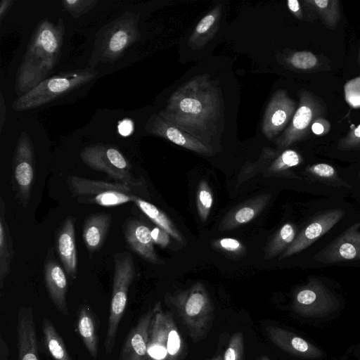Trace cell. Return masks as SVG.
I'll list each match as a JSON object with an SVG mask.
<instances>
[{
	"label": "cell",
	"mask_w": 360,
	"mask_h": 360,
	"mask_svg": "<svg viewBox=\"0 0 360 360\" xmlns=\"http://www.w3.org/2000/svg\"><path fill=\"white\" fill-rule=\"evenodd\" d=\"M296 229L291 223H285L275 233L264 248V257L269 260L283 253L294 241Z\"/></svg>",
	"instance_id": "obj_29"
},
{
	"label": "cell",
	"mask_w": 360,
	"mask_h": 360,
	"mask_svg": "<svg viewBox=\"0 0 360 360\" xmlns=\"http://www.w3.org/2000/svg\"><path fill=\"white\" fill-rule=\"evenodd\" d=\"M212 245L216 250L235 257L241 256L245 252V247L243 244L233 238H219L214 240Z\"/></svg>",
	"instance_id": "obj_36"
},
{
	"label": "cell",
	"mask_w": 360,
	"mask_h": 360,
	"mask_svg": "<svg viewBox=\"0 0 360 360\" xmlns=\"http://www.w3.org/2000/svg\"><path fill=\"white\" fill-rule=\"evenodd\" d=\"M302 157L297 151L286 149L278 155L270 164L266 169L267 174H284L290 168L300 165Z\"/></svg>",
	"instance_id": "obj_33"
},
{
	"label": "cell",
	"mask_w": 360,
	"mask_h": 360,
	"mask_svg": "<svg viewBox=\"0 0 360 360\" xmlns=\"http://www.w3.org/2000/svg\"><path fill=\"white\" fill-rule=\"evenodd\" d=\"M345 210L336 208L327 210L314 218L295 237L291 245L281 255L282 260L309 247L331 229L345 215Z\"/></svg>",
	"instance_id": "obj_15"
},
{
	"label": "cell",
	"mask_w": 360,
	"mask_h": 360,
	"mask_svg": "<svg viewBox=\"0 0 360 360\" xmlns=\"http://www.w3.org/2000/svg\"><path fill=\"white\" fill-rule=\"evenodd\" d=\"M261 360H270L267 356H264L262 357Z\"/></svg>",
	"instance_id": "obj_50"
},
{
	"label": "cell",
	"mask_w": 360,
	"mask_h": 360,
	"mask_svg": "<svg viewBox=\"0 0 360 360\" xmlns=\"http://www.w3.org/2000/svg\"><path fill=\"white\" fill-rule=\"evenodd\" d=\"M360 223L347 229L340 236L316 253L314 258L322 263L360 259Z\"/></svg>",
	"instance_id": "obj_16"
},
{
	"label": "cell",
	"mask_w": 360,
	"mask_h": 360,
	"mask_svg": "<svg viewBox=\"0 0 360 360\" xmlns=\"http://www.w3.org/2000/svg\"><path fill=\"white\" fill-rule=\"evenodd\" d=\"M347 354L356 360H360V342L350 346L347 350Z\"/></svg>",
	"instance_id": "obj_46"
},
{
	"label": "cell",
	"mask_w": 360,
	"mask_h": 360,
	"mask_svg": "<svg viewBox=\"0 0 360 360\" xmlns=\"http://www.w3.org/2000/svg\"><path fill=\"white\" fill-rule=\"evenodd\" d=\"M13 0H1L0 2V21L1 22L8 11L12 7Z\"/></svg>",
	"instance_id": "obj_44"
},
{
	"label": "cell",
	"mask_w": 360,
	"mask_h": 360,
	"mask_svg": "<svg viewBox=\"0 0 360 360\" xmlns=\"http://www.w3.org/2000/svg\"><path fill=\"white\" fill-rule=\"evenodd\" d=\"M19 360H39L34 311L22 307L18 314L16 328Z\"/></svg>",
	"instance_id": "obj_19"
},
{
	"label": "cell",
	"mask_w": 360,
	"mask_h": 360,
	"mask_svg": "<svg viewBox=\"0 0 360 360\" xmlns=\"http://www.w3.org/2000/svg\"><path fill=\"white\" fill-rule=\"evenodd\" d=\"M288 62L296 69L306 70L314 68L318 63V59L311 51H301L291 55Z\"/></svg>",
	"instance_id": "obj_38"
},
{
	"label": "cell",
	"mask_w": 360,
	"mask_h": 360,
	"mask_svg": "<svg viewBox=\"0 0 360 360\" xmlns=\"http://www.w3.org/2000/svg\"><path fill=\"white\" fill-rule=\"evenodd\" d=\"M169 236L165 230L158 226H155L151 230V236L154 243L162 248L169 244Z\"/></svg>",
	"instance_id": "obj_40"
},
{
	"label": "cell",
	"mask_w": 360,
	"mask_h": 360,
	"mask_svg": "<svg viewBox=\"0 0 360 360\" xmlns=\"http://www.w3.org/2000/svg\"><path fill=\"white\" fill-rule=\"evenodd\" d=\"M342 307L341 299L317 278H311L297 288L291 303L295 314L312 321L330 319L340 313Z\"/></svg>",
	"instance_id": "obj_5"
},
{
	"label": "cell",
	"mask_w": 360,
	"mask_h": 360,
	"mask_svg": "<svg viewBox=\"0 0 360 360\" xmlns=\"http://www.w3.org/2000/svg\"><path fill=\"white\" fill-rule=\"evenodd\" d=\"M64 34L63 18L56 23L48 19L38 22L17 72L15 89L18 94L30 91L53 72L61 55Z\"/></svg>",
	"instance_id": "obj_2"
},
{
	"label": "cell",
	"mask_w": 360,
	"mask_h": 360,
	"mask_svg": "<svg viewBox=\"0 0 360 360\" xmlns=\"http://www.w3.org/2000/svg\"><path fill=\"white\" fill-rule=\"evenodd\" d=\"M243 352V334L242 332L238 331L231 336L224 354L223 360H242Z\"/></svg>",
	"instance_id": "obj_37"
},
{
	"label": "cell",
	"mask_w": 360,
	"mask_h": 360,
	"mask_svg": "<svg viewBox=\"0 0 360 360\" xmlns=\"http://www.w3.org/2000/svg\"><path fill=\"white\" fill-rule=\"evenodd\" d=\"M42 332L45 345L55 360H72L63 338L49 318L42 319Z\"/></svg>",
	"instance_id": "obj_30"
},
{
	"label": "cell",
	"mask_w": 360,
	"mask_h": 360,
	"mask_svg": "<svg viewBox=\"0 0 360 360\" xmlns=\"http://www.w3.org/2000/svg\"><path fill=\"white\" fill-rule=\"evenodd\" d=\"M330 122L323 117L316 119L311 124V131L317 136H323L330 130Z\"/></svg>",
	"instance_id": "obj_41"
},
{
	"label": "cell",
	"mask_w": 360,
	"mask_h": 360,
	"mask_svg": "<svg viewBox=\"0 0 360 360\" xmlns=\"http://www.w3.org/2000/svg\"><path fill=\"white\" fill-rule=\"evenodd\" d=\"M338 148L343 150L360 149V124L340 140Z\"/></svg>",
	"instance_id": "obj_39"
},
{
	"label": "cell",
	"mask_w": 360,
	"mask_h": 360,
	"mask_svg": "<svg viewBox=\"0 0 360 360\" xmlns=\"http://www.w3.org/2000/svg\"><path fill=\"white\" fill-rule=\"evenodd\" d=\"M145 129L151 134L162 137L200 154L211 155L214 152L196 138L163 119L159 114L150 116L146 124Z\"/></svg>",
	"instance_id": "obj_17"
},
{
	"label": "cell",
	"mask_w": 360,
	"mask_h": 360,
	"mask_svg": "<svg viewBox=\"0 0 360 360\" xmlns=\"http://www.w3.org/2000/svg\"><path fill=\"white\" fill-rule=\"evenodd\" d=\"M11 233L6 219V205L0 198V288L10 273L11 263L13 257Z\"/></svg>",
	"instance_id": "obj_26"
},
{
	"label": "cell",
	"mask_w": 360,
	"mask_h": 360,
	"mask_svg": "<svg viewBox=\"0 0 360 360\" xmlns=\"http://www.w3.org/2000/svg\"><path fill=\"white\" fill-rule=\"evenodd\" d=\"M68 188L74 197L81 202L96 204L103 207L120 205L133 202L138 196L135 187L122 183H110L92 180L75 175L67 178Z\"/></svg>",
	"instance_id": "obj_9"
},
{
	"label": "cell",
	"mask_w": 360,
	"mask_h": 360,
	"mask_svg": "<svg viewBox=\"0 0 360 360\" xmlns=\"http://www.w3.org/2000/svg\"><path fill=\"white\" fill-rule=\"evenodd\" d=\"M80 158L89 167L107 174L120 183L135 187H141L143 184L131 174L129 162L112 146L101 143L88 146L82 150Z\"/></svg>",
	"instance_id": "obj_10"
},
{
	"label": "cell",
	"mask_w": 360,
	"mask_h": 360,
	"mask_svg": "<svg viewBox=\"0 0 360 360\" xmlns=\"http://www.w3.org/2000/svg\"><path fill=\"white\" fill-rule=\"evenodd\" d=\"M124 233L128 246L145 260L155 264L165 263L155 252L151 230L146 224L129 219L125 221Z\"/></svg>",
	"instance_id": "obj_18"
},
{
	"label": "cell",
	"mask_w": 360,
	"mask_h": 360,
	"mask_svg": "<svg viewBox=\"0 0 360 360\" xmlns=\"http://www.w3.org/2000/svg\"><path fill=\"white\" fill-rule=\"evenodd\" d=\"M44 276L50 299L59 312L68 316L70 312L66 300L68 281L63 269L51 259L44 264Z\"/></svg>",
	"instance_id": "obj_21"
},
{
	"label": "cell",
	"mask_w": 360,
	"mask_h": 360,
	"mask_svg": "<svg viewBox=\"0 0 360 360\" xmlns=\"http://www.w3.org/2000/svg\"><path fill=\"white\" fill-rule=\"evenodd\" d=\"M333 360H353L352 359L348 354H346V355L335 358Z\"/></svg>",
	"instance_id": "obj_48"
},
{
	"label": "cell",
	"mask_w": 360,
	"mask_h": 360,
	"mask_svg": "<svg viewBox=\"0 0 360 360\" xmlns=\"http://www.w3.org/2000/svg\"><path fill=\"white\" fill-rule=\"evenodd\" d=\"M311 6L329 27H335L340 18V1L338 0H307Z\"/></svg>",
	"instance_id": "obj_31"
},
{
	"label": "cell",
	"mask_w": 360,
	"mask_h": 360,
	"mask_svg": "<svg viewBox=\"0 0 360 360\" xmlns=\"http://www.w3.org/2000/svg\"><path fill=\"white\" fill-rule=\"evenodd\" d=\"M14 177L21 204L26 207L34 177V155L29 134L22 132L14 153Z\"/></svg>",
	"instance_id": "obj_12"
},
{
	"label": "cell",
	"mask_w": 360,
	"mask_h": 360,
	"mask_svg": "<svg viewBox=\"0 0 360 360\" xmlns=\"http://www.w3.org/2000/svg\"><path fill=\"white\" fill-rule=\"evenodd\" d=\"M299 105L291 123L276 140L278 149H284L304 139L312 123L323 117L325 108L322 102L313 94L302 90L299 93Z\"/></svg>",
	"instance_id": "obj_11"
},
{
	"label": "cell",
	"mask_w": 360,
	"mask_h": 360,
	"mask_svg": "<svg viewBox=\"0 0 360 360\" xmlns=\"http://www.w3.org/2000/svg\"><path fill=\"white\" fill-rule=\"evenodd\" d=\"M139 13L126 11L120 17L105 25L101 30L96 53L103 63H113L125 51L141 38L138 27Z\"/></svg>",
	"instance_id": "obj_8"
},
{
	"label": "cell",
	"mask_w": 360,
	"mask_h": 360,
	"mask_svg": "<svg viewBox=\"0 0 360 360\" xmlns=\"http://www.w3.org/2000/svg\"><path fill=\"white\" fill-rule=\"evenodd\" d=\"M213 203L212 190L205 180H201L198 186L196 204L200 219L206 221Z\"/></svg>",
	"instance_id": "obj_34"
},
{
	"label": "cell",
	"mask_w": 360,
	"mask_h": 360,
	"mask_svg": "<svg viewBox=\"0 0 360 360\" xmlns=\"http://www.w3.org/2000/svg\"><path fill=\"white\" fill-rule=\"evenodd\" d=\"M111 219L109 214H94L86 219L82 237L89 252L97 251L102 246L110 229Z\"/></svg>",
	"instance_id": "obj_24"
},
{
	"label": "cell",
	"mask_w": 360,
	"mask_h": 360,
	"mask_svg": "<svg viewBox=\"0 0 360 360\" xmlns=\"http://www.w3.org/2000/svg\"><path fill=\"white\" fill-rule=\"evenodd\" d=\"M96 75L92 68L59 72L20 96L13 102L11 107L15 111H23L42 106L90 82Z\"/></svg>",
	"instance_id": "obj_4"
},
{
	"label": "cell",
	"mask_w": 360,
	"mask_h": 360,
	"mask_svg": "<svg viewBox=\"0 0 360 360\" xmlns=\"http://www.w3.org/2000/svg\"><path fill=\"white\" fill-rule=\"evenodd\" d=\"M296 103L284 89H278L272 95L264 111L262 131L268 139L276 136L292 120Z\"/></svg>",
	"instance_id": "obj_14"
},
{
	"label": "cell",
	"mask_w": 360,
	"mask_h": 360,
	"mask_svg": "<svg viewBox=\"0 0 360 360\" xmlns=\"http://www.w3.org/2000/svg\"><path fill=\"white\" fill-rule=\"evenodd\" d=\"M78 333L90 355L98 356V331L96 321L91 309L86 304L80 306L77 320Z\"/></svg>",
	"instance_id": "obj_25"
},
{
	"label": "cell",
	"mask_w": 360,
	"mask_h": 360,
	"mask_svg": "<svg viewBox=\"0 0 360 360\" xmlns=\"http://www.w3.org/2000/svg\"><path fill=\"white\" fill-rule=\"evenodd\" d=\"M306 172L311 176L323 183L336 186L351 187L339 176L335 169L328 164L317 163L308 166Z\"/></svg>",
	"instance_id": "obj_32"
},
{
	"label": "cell",
	"mask_w": 360,
	"mask_h": 360,
	"mask_svg": "<svg viewBox=\"0 0 360 360\" xmlns=\"http://www.w3.org/2000/svg\"><path fill=\"white\" fill-rule=\"evenodd\" d=\"M8 347L3 337L0 335V360H8Z\"/></svg>",
	"instance_id": "obj_45"
},
{
	"label": "cell",
	"mask_w": 360,
	"mask_h": 360,
	"mask_svg": "<svg viewBox=\"0 0 360 360\" xmlns=\"http://www.w3.org/2000/svg\"><path fill=\"white\" fill-rule=\"evenodd\" d=\"M269 194L255 196L231 210L221 221L219 231H229L245 224L255 219L268 204Z\"/></svg>",
	"instance_id": "obj_22"
},
{
	"label": "cell",
	"mask_w": 360,
	"mask_h": 360,
	"mask_svg": "<svg viewBox=\"0 0 360 360\" xmlns=\"http://www.w3.org/2000/svg\"><path fill=\"white\" fill-rule=\"evenodd\" d=\"M188 330L193 342L203 339L212 327L214 306L202 283L197 282L189 288L167 295Z\"/></svg>",
	"instance_id": "obj_3"
},
{
	"label": "cell",
	"mask_w": 360,
	"mask_h": 360,
	"mask_svg": "<svg viewBox=\"0 0 360 360\" xmlns=\"http://www.w3.org/2000/svg\"><path fill=\"white\" fill-rule=\"evenodd\" d=\"M288 7L290 11L298 18H302V12L300 3L297 0H288L287 1Z\"/></svg>",
	"instance_id": "obj_43"
},
{
	"label": "cell",
	"mask_w": 360,
	"mask_h": 360,
	"mask_svg": "<svg viewBox=\"0 0 360 360\" xmlns=\"http://www.w3.org/2000/svg\"><path fill=\"white\" fill-rule=\"evenodd\" d=\"M56 247L65 273L75 279L77 271V255L72 217H69L64 220L58 233Z\"/></svg>",
	"instance_id": "obj_23"
},
{
	"label": "cell",
	"mask_w": 360,
	"mask_h": 360,
	"mask_svg": "<svg viewBox=\"0 0 360 360\" xmlns=\"http://www.w3.org/2000/svg\"><path fill=\"white\" fill-rule=\"evenodd\" d=\"M98 0H63V10L73 18H77L91 11L97 4Z\"/></svg>",
	"instance_id": "obj_35"
},
{
	"label": "cell",
	"mask_w": 360,
	"mask_h": 360,
	"mask_svg": "<svg viewBox=\"0 0 360 360\" xmlns=\"http://www.w3.org/2000/svg\"><path fill=\"white\" fill-rule=\"evenodd\" d=\"M153 309L142 315L123 342L119 360H147L148 334Z\"/></svg>",
	"instance_id": "obj_20"
},
{
	"label": "cell",
	"mask_w": 360,
	"mask_h": 360,
	"mask_svg": "<svg viewBox=\"0 0 360 360\" xmlns=\"http://www.w3.org/2000/svg\"><path fill=\"white\" fill-rule=\"evenodd\" d=\"M6 117V105L3 98L2 93L1 92V101H0V130L1 131L4 124Z\"/></svg>",
	"instance_id": "obj_47"
},
{
	"label": "cell",
	"mask_w": 360,
	"mask_h": 360,
	"mask_svg": "<svg viewBox=\"0 0 360 360\" xmlns=\"http://www.w3.org/2000/svg\"><path fill=\"white\" fill-rule=\"evenodd\" d=\"M221 13V6L218 5L205 15L197 24L188 44L194 49H201L215 34Z\"/></svg>",
	"instance_id": "obj_27"
},
{
	"label": "cell",
	"mask_w": 360,
	"mask_h": 360,
	"mask_svg": "<svg viewBox=\"0 0 360 360\" xmlns=\"http://www.w3.org/2000/svg\"><path fill=\"white\" fill-rule=\"evenodd\" d=\"M133 202L157 226L165 230L179 243H185V240L179 230L162 210L139 196H136Z\"/></svg>",
	"instance_id": "obj_28"
},
{
	"label": "cell",
	"mask_w": 360,
	"mask_h": 360,
	"mask_svg": "<svg viewBox=\"0 0 360 360\" xmlns=\"http://www.w3.org/2000/svg\"><path fill=\"white\" fill-rule=\"evenodd\" d=\"M269 340L281 350L300 360H326L327 354L308 340L287 329L270 326L266 328Z\"/></svg>",
	"instance_id": "obj_13"
},
{
	"label": "cell",
	"mask_w": 360,
	"mask_h": 360,
	"mask_svg": "<svg viewBox=\"0 0 360 360\" xmlns=\"http://www.w3.org/2000/svg\"><path fill=\"white\" fill-rule=\"evenodd\" d=\"M224 101L217 81L197 75L179 87L158 114L213 150L211 141L223 131Z\"/></svg>",
	"instance_id": "obj_1"
},
{
	"label": "cell",
	"mask_w": 360,
	"mask_h": 360,
	"mask_svg": "<svg viewBox=\"0 0 360 360\" xmlns=\"http://www.w3.org/2000/svg\"><path fill=\"white\" fill-rule=\"evenodd\" d=\"M212 360H223V358H221V356H217V357L214 358V359H212Z\"/></svg>",
	"instance_id": "obj_49"
},
{
	"label": "cell",
	"mask_w": 360,
	"mask_h": 360,
	"mask_svg": "<svg viewBox=\"0 0 360 360\" xmlns=\"http://www.w3.org/2000/svg\"><path fill=\"white\" fill-rule=\"evenodd\" d=\"M184 345L172 314L165 311L160 302L153 308L148 334L147 360H179Z\"/></svg>",
	"instance_id": "obj_7"
},
{
	"label": "cell",
	"mask_w": 360,
	"mask_h": 360,
	"mask_svg": "<svg viewBox=\"0 0 360 360\" xmlns=\"http://www.w3.org/2000/svg\"><path fill=\"white\" fill-rule=\"evenodd\" d=\"M135 276L136 270L131 255L127 251L116 253L114 256L110 313L103 343L107 354H110L114 349L119 325L127 302L129 289Z\"/></svg>",
	"instance_id": "obj_6"
},
{
	"label": "cell",
	"mask_w": 360,
	"mask_h": 360,
	"mask_svg": "<svg viewBox=\"0 0 360 360\" xmlns=\"http://www.w3.org/2000/svg\"><path fill=\"white\" fill-rule=\"evenodd\" d=\"M133 122L129 120H124L118 126L119 132L122 136H128L133 131Z\"/></svg>",
	"instance_id": "obj_42"
}]
</instances>
